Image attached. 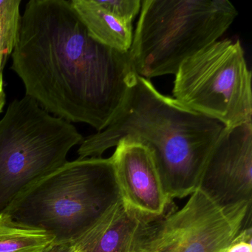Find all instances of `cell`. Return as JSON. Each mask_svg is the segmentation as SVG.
<instances>
[{"label": "cell", "instance_id": "1", "mask_svg": "<svg viewBox=\"0 0 252 252\" xmlns=\"http://www.w3.org/2000/svg\"><path fill=\"white\" fill-rule=\"evenodd\" d=\"M11 69L26 95L51 114L103 130L119 110L135 68L129 52L99 43L70 0H30Z\"/></svg>", "mask_w": 252, "mask_h": 252}, {"label": "cell", "instance_id": "2", "mask_svg": "<svg viewBox=\"0 0 252 252\" xmlns=\"http://www.w3.org/2000/svg\"><path fill=\"white\" fill-rule=\"evenodd\" d=\"M225 126L160 94L136 73L113 119L103 130L84 138L79 158H101L123 139L153 153L171 200L191 195L200 185L209 154Z\"/></svg>", "mask_w": 252, "mask_h": 252}, {"label": "cell", "instance_id": "3", "mask_svg": "<svg viewBox=\"0 0 252 252\" xmlns=\"http://www.w3.org/2000/svg\"><path fill=\"white\" fill-rule=\"evenodd\" d=\"M121 200L111 158L65 163L22 192L3 213L73 245Z\"/></svg>", "mask_w": 252, "mask_h": 252}, {"label": "cell", "instance_id": "4", "mask_svg": "<svg viewBox=\"0 0 252 252\" xmlns=\"http://www.w3.org/2000/svg\"><path fill=\"white\" fill-rule=\"evenodd\" d=\"M140 11L129 54L137 74L147 79L175 75L238 15L228 0H144Z\"/></svg>", "mask_w": 252, "mask_h": 252}, {"label": "cell", "instance_id": "5", "mask_svg": "<svg viewBox=\"0 0 252 252\" xmlns=\"http://www.w3.org/2000/svg\"><path fill=\"white\" fill-rule=\"evenodd\" d=\"M77 128L25 95L0 119V214L25 190L63 166L83 141Z\"/></svg>", "mask_w": 252, "mask_h": 252}, {"label": "cell", "instance_id": "6", "mask_svg": "<svg viewBox=\"0 0 252 252\" xmlns=\"http://www.w3.org/2000/svg\"><path fill=\"white\" fill-rule=\"evenodd\" d=\"M173 98L225 127L252 122V73L239 39H220L186 60Z\"/></svg>", "mask_w": 252, "mask_h": 252}, {"label": "cell", "instance_id": "7", "mask_svg": "<svg viewBox=\"0 0 252 252\" xmlns=\"http://www.w3.org/2000/svg\"><path fill=\"white\" fill-rule=\"evenodd\" d=\"M252 206L226 210L197 189L176 212L148 222L138 244L142 252H226L244 227Z\"/></svg>", "mask_w": 252, "mask_h": 252}, {"label": "cell", "instance_id": "8", "mask_svg": "<svg viewBox=\"0 0 252 252\" xmlns=\"http://www.w3.org/2000/svg\"><path fill=\"white\" fill-rule=\"evenodd\" d=\"M198 188L226 210L252 206V122L221 131Z\"/></svg>", "mask_w": 252, "mask_h": 252}, {"label": "cell", "instance_id": "9", "mask_svg": "<svg viewBox=\"0 0 252 252\" xmlns=\"http://www.w3.org/2000/svg\"><path fill=\"white\" fill-rule=\"evenodd\" d=\"M111 156L120 198L129 210L148 222L165 215L171 200L166 194L151 150L123 139Z\"/></svg>", "mask_w": 252, "mask_h": 252}, {"label": "cell", "instance_id": "10", "mask_svg": "<svg viewBox=\"0 0 252 252\" xmlns=\"http://www.w3.org/2000/svg\"><path fill=\"white\" fill-rule=\"evenodd\" d=\"M148 222L120 200L73 246L77 252H137Z\"/></svg>", "mask_w": 252, "mask_h": 252}, {"label": "cell", "instance_id": "11", "mask_svg": "<svg viewBox=\"0 0 252 252\" xmlns=\"http://www.w3.org/2000/svg\"><path fill=\"white\" fill-rule=\"evenodd\" d=\"M70 3L95 40L121 52H129L133 39L132 24L104 9L98 0H70Z\"/></svg>", "mask_w": 252, "mask_h": 252}, {"label": "cell", "instance_id": "12", "mask_svg": "<svg viewBox=\"0 0 252 252\" xmlns=\"http://www.w3.org/2000/svg\"><path fill=\"white\" fill-rule=\"evenodd\" d=\"M53 244L54 238L45 231L23 226L0 214V252H42Z\"/></svg>", "mask_w": 252, "mask_h": 252}, {"label": "cell", "instance_id": "13", "mask_svg": "<svg viewBox=\"0 0 252 252\" xmlns=\"http://www.w3.org/2000/svg\"><path fill=\"white\" fill-rule=\"evenodd\" d=\"M21 0H0V76L11 57L21 25Z\"/></svg>", "mask_w": 252, "mask_h": 252}, {"label": "cell", "instance_id": "14", "mask_svg": "<svg viewBox=\"0 0 252 252\" xmlns=\"http://www.w3.org/2000/svg\"><path fill=\"white\" fill-rule=\"evenodd\" d=\"M98 2L109 12L130 24L141 8V0H98Z\"/></svg>", "mask_w": 252, "mask_h": 252}, {"label": "cell", "instance_id": "15", "mask_svg": "<svg viewBox=\"0 0 252 252\" xmlns=\"http://www.w3.org/2000/svg\"><path fill=\"white\" fill-rule=\"evenodd\" d=\"M226 252H252V227L242 228Z\"/></svg>", "mask_w": 252, "mask_h": 252}, {"label": "cell", "instance_id": "16", "mask_svg": "<svg viewBox=\"0 0 252 252\" xmlns=\"http://www.w3.org/2000/svg\"><path fill=\"white\" fill-rule=\"evenodd\" d=\"M42 252H76L71 244H53Z\"/></svg>", "mask_w": 252, "mask_h": 252}, {"label": "cell", "instance_id": "17", "mask_svg": "<svg viewBox=\"0 0 252 252\" xmlns=\"http://www.w3.org/2000/svg\"><path fill=\"white\" fill-rule=\"evenodd\" d=\"M5 102H6V95L4 90L3 78L0 76V113L3 111Z\"/></svg>", "mask_w": 252, "mask_h": 252}, {"label": "cell", "instance_id": "18", "mask_svg": "<svg viewBox=\"0 0 252 252\" xmlns=\"http://www.w3.org/2000/svg\"><path fill=\"white\" fill-rule=\"evenodd\" d=\"M141 252V251H138V252Z\"/></svg>", "mask_w": 252, "mask_h": 252}, {"label": "cell", "instance_id": "19", "mask_svg": "<svg viewBox=\"0 0 252 252\" xmlns=\"http://www.w3.org/2000/svg\"></svg>", "mask_w": 252, "mask_h": 252}]
</instances>
